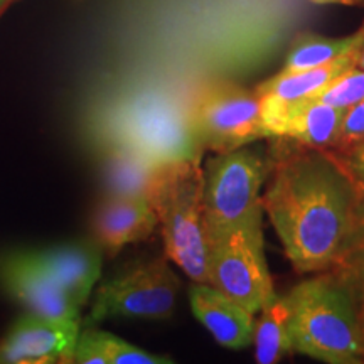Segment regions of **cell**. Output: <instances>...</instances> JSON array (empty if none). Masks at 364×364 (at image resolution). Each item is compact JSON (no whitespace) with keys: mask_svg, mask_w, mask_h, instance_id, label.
Returning <instances> with one entry per match:
<instances>
[{"mask_svg":"<svg viewBox=\"0 0 364 364\" xmlns=\"http://www.w3.org/2000/svg\"><path fill=\"white\" fill-rule=\"evenodd\" d=\"M262 204L300 273L334 270L364 230V189L332 150L280 157Z\"/></svg>","mask_w":364,"mask_h":364,"instance_id":"6da1fadb","label":"cell"},{"mask_svg":"<svg viewBox=\"0 0 364 364\" xmlns=\"http://www.w3.org/2000/svg\"><path fill=\"white\" fill-rule=\"evenodd\" d=\"M292 351L329 364L364 361L356 295L334 272H322L287 294Z\"/></svg>","mask_w":364,"mask_h":364,"instance_id":"7a4b0ae2","label":"cell"},{"mask_svg":"<svg viewBox=\"0 0 364 364\" xmlns=\"http://www.w3.org/2000/svg\"><path fill=\"white\" fill-rule=\"evenodd\" d=\"M147 199L161 225L167 258L193 282L209 284L204 169L199 157L159 164L147 189Z\"/></svg>","mask_w":364,"mask_h":364,"instance_id":"3957f363","label":"cell"},{"mask_svg":"<svg viewBox=\"0 0 364 364\" xmlns=\"http://www.w3.org/2000/svg\"><path fill=\"white\" fill-rule=\"evenodd\" d=\"M268 171L260 150L216 154L204 169V230L208 241L226 231L262 223V186Z\"/></svg>","mask_w":364,"mask_h":364,"instance_id":"277c9868","label":"cell"},{"mask_svg":"<svg viewBox=\"0 0 364 364\" xmlns=\"http://www.w3.org/2000/svg\"><path fill=\"white\" fill-rule=\"evenodd\" d=\"M209 284L257 316L273 290L262 223L226 231L208 241Z\"/></svg>","mask_w":364,"mask_h":364,"instance_id":"5b68a950","label":"cell"},{"mask_svg":"<svg viewBox=\"0 0 364 364\" xmlns=\"http://www.w3.org/2000/svg\"><path fill=\"white\" fill-rule=\"evenodd\" d=\"M191 127L196 142L216 154L268 139L258 95L230 83L211 85L198 95Z\"/></svg>","mask_w":364,"mask_h":364,"instance_id":"8992f818","label":"cell"},{"mask_svg":"<svg viewBox=\"0 0 364 364\" xmlns=\"http://www.w3.org/2000/svg\"><path fill=\"white\" fill-rule=\"evenodd\" d=\"M179 289L181 280L166 258L136 263L100 287L88 322L110 317L164 321L176 311Z\"/></svg>","mask_w":364,"mask_h":364,"instance_id":"52a82bcc","label":"cell"},{"mask_svg":"<svg viewBox=\"0 0 364 364\" xmlns=\"http://www.w3.org/2000/svg\"><path fill=\"white\" fill-rule=\"evenodd\" d=\"M0 284L27 312L51 321H80V309L36 253H14L0 262Z\"/></svg>","mask_w":364,"mask_h":364,"instance_id":"ba28073f","label":"cell"},{"mask_svg":"<svg viewBox=\"0 0 364 364\" xmlns=\"http://www.w3.org/2000/svg\"><path fill=\"white\" fill-rule=\"evenodd\" d=\"M80 321H51L27 312L0 339V364L70 363Z\"/></svg>","mask_w":364,"mask_h":364,"instance_id":"9c48e42d","label":"cell"},{"mask_svg":"<svg viewBox=\"0 0 364 364\" xmlns=\"http://www.w3.org/2000/svg\"><path fill=\"white\" fill-rule=\"evenodd\" d=\"M159 220L147 196H107L93 218V240L110 257L147 240Z\"/></svg>","mask_w":364,"mask_h":364,"instance_id":"30bf717a","label":"cell"},{"mask_svg":"<svg viewBox=\"0 0 364 364\" xmlns=\"http://www.w3.org/2000/svg\"><path fill=\"white\" fill-rule=\"evenodd\" d=\"M354 63V51L348 56L336 59L329 65L311 68V70L284 73L272 76L255 88L262 103V117L268 139H272V129L277 124L282 112L290 105L306 102L316 97L331 83L336 76L351 68Z\"/></svg>","mask_w":364,"mask_h":364,"instance_id":"8fae6325","label":"cell"},{"mask_svg":"<svg viewBox=\"0 0 364 364\" xmlns=\"http://www.w3.org/2000/svg\"><path fill=\"white\" fill-rule=\"evenodd\" d=\"M193 314L223 348L243 349L253 343L255 314L211 284L194 282L189 289Z\"/></svg>","mask_w":364,"mask_h":364,"instance_id":"7c38bea8","label":"cell"},{"mask_svg":"<svg viewBox=\"0 0 364 364\" xmlns=\"http://www.w3.org/2000/svg\"><path fill=\"white\" fill-rule=\"evenodd\" d=\"M46 270L73 302L83 307L102 272V248L97 241H76L36 253Z\"/></svg>","mask_w":364,"mask_h":364,"instance_id":"4fadbf2b","label":"cell"},{"mask_svg":"<svg viewBox=\"0 0 364 364\" xmlns=\"http://www.w3.org/2000/svg\"><path fill=\"white\" fill-rule=\"evenodd\" d=\"M344 113L317 100L294 103L282 112L273 125L272 139L295 140L304 147L332 150L338 144Z\"/></svg>","mask_w":364,"mask_h":364,"instance_id":"5bb4252c","label":"cell"},{"mask_svg":"<svg viewBox=\"0 0 364 364\" xmlns=\"http://www.w3.org/2000/svg\"><path fill=\"white\" fill-rule=\"evenodd\" d=\"M255 359L258 364H275L292 351L290 307L287 295L272 294L255 321Z\"/></svg>","mask_w":364,"mask_h":364,"instance_id":"9a60e30c","label":"cell"},{"mask_svg":"<svg viewBox=\"0 0 364 364\" xmlns=\"http://www.w3.org/2000/svg\"><path fill=\"white\" fill-rule=\"evenodd\" d=\"M159 164L127 144H115L105 164L107 196H147Z\"/></svg>","mask_w":364,"mask_h":364,"instance_id":"2e32d148","label":"cell"},{"mask_svg":"<svg viewBox=\"0 0 364 364\" xmlns=\"http://www.w3.org/2000/svg\"><path fill=\"white\" fill-rule=\"evenodd\" d=\"M75 358L83 364H172L174 359L152 354L110 332L86 329L76 341Z\"/></svg>","mask_w":364,"mask_h":364,"instance_id":"e0dca14e","label":"cell"},{"mask_svg":"<svg viewBox=\"0 0 364 364\" xmlns=\"http://www.w3.org/2000/svg\"><path fill=\"white\" fill-rule=\"evenodd\" d=\"M359 38H361L359 31L348 38H324L316 33L299 34L287 54L285 66L282 71L294 73L329 65L336 59L351 54L356 49Z\"/></svg>","mask_w":364,"mask_h":364,"instance_id":"ac0fdd59","label":"cell"},{"mask_svg":"<svg viewBox=\"0 0 364 364\" xmlns=\"http://www.w3.org/2000/svg\"><path fill=\"white\" fill-rule=\"evenodd\" d=\"M311 100H317L344 112L349 110L364 100V70L353 65L339 76H336L324 90L318 91Z\"/></svg>","mask_w":364,"mask_h":364,"instance_id":"d6986e66","label":"cell"},{"mask_svg":"<svg viewBox=\"0 0 364 364\" xmlns=\"http://www.w3.org/2000/svg\"><path fill=\"white\" fill-rule=\"evenodd\" d=\"M336 275H339L346 284H348L354 292L364 290V230L359 235L356 243L349 250L348 255L343 258V262L334 268Z\"/></svg>","mask_w":364,"mask_h":364,"instance_id":"ffe728a7","label":"cell"},{"mask_svg":"<svg viewBox=\"0 0 364 364\" xmlns=\"http://www.w3.org/2000/svg\"><path fill=\"white\" fill-rule=\"evenodd\" d=\"M364 142V100L346 110L338 135V144L332 150H344Z\"/></svg>","mask_w":364,"mask_h":364,"instance_id":"44dd1931","label":"cell"},{"mask_svg":"<svg viewBox=\"0 0 364 364\" xmlns=\"http://www.w3.org/2000/svg\"><path fill=\"white\" fill-rule=\"evenodd\" d=\"M364 189V142L344 150H332Z\"/></svg>","mask_w":364,"mask_h":364,"instance_id":"7402d4cb","label":"cell"},{"mask_svg":"<svg viewBox=\"0 0 364 364\" xmlns=\"http://www.w3.org/2000/svg\"><path fill=\"white\" fill-rule=\"evenodd\" d=\"M359 33H361V38H359V43L354 49V63L358 68L364 70V26L359 29Z\"/></svg>","mask_w":364,"mask_h":364,"instance_id":"603a6c76","label":"cell"},{"mask_svg":"<svg viewBox=\"0 0 364 364\" xmlns=\"http://www.w3.org/2000/svg\"><path fill=\"white\" fill-rule=\"evenodd\" d=\"M353 292H354V290H353ZM354 295H356L359 324H361V331H363V336H364V290H358V292H354Z\"/></svg>","mask_w":364,"mask_h":364,"instance_id":"cb8c5ba5","label":"cell"},{"mask_svg":"<svg viewBox=\"0 0 364 364\" xmlns=\"http://www.w3.org/2000/svg\"><path fill=\"white\" fill-rule=\"evenodd\" d=\"M314 4H339V6H358L363 0H312Z\"/></svg>","mask_w":364,"mask_h":364,"instance_id":"d4e9b609","label":"cell"},{"mask_svg":"<svg viewBox=\"0 0 364 364\" xmlns=\"http://www.w3.org/2000/svg\"><path fill=\"white\" fill-rule=\"evenodd\" d=\"M0 2H2V0H0Z\"/></svg>","mask_w":364,"mask_h":364,"instance_id":"484cf974","label":"cell"}]
</instances>
